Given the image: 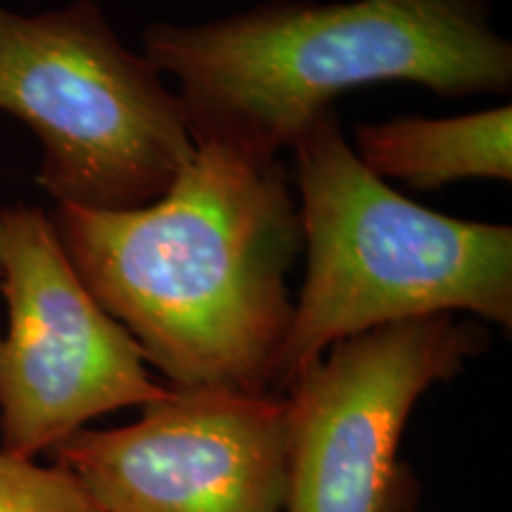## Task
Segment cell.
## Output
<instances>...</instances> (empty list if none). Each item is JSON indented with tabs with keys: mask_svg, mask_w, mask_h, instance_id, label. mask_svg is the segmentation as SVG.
Wrapping results in <instances>:
<instances>
[{
	"mask_svg": "<svg viewBox=\"0 0 512 512\" xmlns=\"http://www.w3.org/2000/svg\"><path fill=\"white\" fill-rule=\"evenodd\" d=\"M0 112L41 140L38 185L57 204L145 207L197 152L178 95L95 0L41 15L0 5Z\"/></svg>",
	"mask_w": 512,
	"mask_h": 512,
	"instance_id": "obj_4",
	"label": "cell"
},
{
	"mask_svg": "<svg viewBox=\"0 0 512 512\" xmlns=\"http://www.w3.org/2000/svg\"><path fill=\"white\" fill-rule=\"evenodd\" d=\"M0 512H98L81 484L62 467L0 451Z\"/></svg>",
	"mask_w": 512,
	"mask_h": 512,
	"instance_id": "obj_9",
	"label": "cell"
},
{
	"mask_svg": "<svg viewBox=\"0 0 512 512\" xmlns=\"http://www.w3.org/2000/svg\"><path fill=\"white\" fill-rule=\"evenodd\" d=\"M489 344L453 313L347 337L287 387L285 512H408L399 444L427 389L463 373Z\"/></svg>",
	"mask_w": 512,
	"mask_h": 512,
	"instance_id": "obj_5",
	"label": "cell"
},
{
	"mask_svg": "<svg viewBox=\"0 0 512 512\" xmlns=\"http://www.w3.org/2000/svg\"><path fill=\"white\" fill-rule=\"evenodd\" d=\"M136 209L57 204V238L93 299L171 387L273 394L302 216L285 166L219 145Z\"/></svg>",
	"mask_w": 512,
	"mask_h": 512,
	"instance_id": "obj_1",
	"label": "cell"
},
{
	"mask_svg": "<svg viewBox=\"0 0 512 512\" xmlns=\"http://www.w3.org/2000/svg\"><path fill=\"white\" fill-rule=\"evenodd\" d=\"M512 110L453 119H394L356 128V157L382 181L420 190L465 178H512Z\"/></svg>",
	"mask_w": 512,
	"mask_h": 512,
	"instance_id": "obj_8",
	"label": "cell"
},
{
	"mask_svg": "<svg viewBox=\"0 0 512 512\" xmlns=\"http://www.w3.org/2000/svg\"><path fill=\"white\" fill-rule=\"evenodd\" d=\"M143 46L178 81L195 145L259 159H278L337 95L370 83L444 98L512 86V46L486 0H271L207 24H152Z\"/></svg>",
	"mask_w": 512,
	"mask_h": 512,
	"instance_id": "obj_2",
	"label": "cell"
},
{
	"mask_svg": "<svg viewBox=\"0 0 512 512\" xmlns=\"http://www.w3.org/2000/svg\"><path fill=\"white\" fill-rule=\"evenodd\" d=\"M292 150L306 278L273 394L332 344L380 325L467 311L510 330V226L453 219L399 195L356 157L335 110Z\"/></svg>",
	"mask_w": 512,
	"mask_h": 512,
	"instance_id": "obj_3",
	"label": "cell"
},
{
	"mask_svg": "<svg viewBox=\"0 0 512 512\" xmlns=\"http://www.w3.org/2000/svg\"><path fill=\"white\" fill-rule=\"evenodd\" d=\"M0 444L34 460L86 422L166 394L124 325L95 302L38 207L0 209Z\"/></svg>",
	"mask_w": 512,
	"mask_h": 512,
	"instance_id": "obj_6",
	"label": "cell"
},
{
	"mask_svg": "<svg viewBox=\"0 0 512 512\" xmlns=\"http://www.w3.org/2000/svg\"><path fill=\"white\" fill-rule=\"evenodd\" d=\"M98 512H285L280 394L169 387L143 418L53 448Z\"/></svg>",
	"mask_w": 512,
	"mask_h": 512,
	"instance_id": "obj_7",
	"label": "cell"
}]
</instances>
